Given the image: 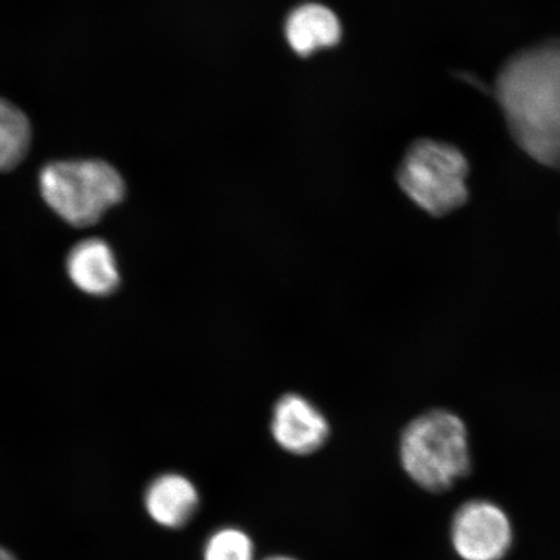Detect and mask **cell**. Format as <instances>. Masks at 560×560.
<instances>
[{
    "label": "cell",
    "instance_id": "52a82bcc",
    "mask_svg": "<svg viewBox=\"0 0 560 560\" xmlns=\"http://www.w3.org/2000/svg\"><path fill=\"white\" fill-rule=\"evenodd\" d=\"M202 497L196 482L185 474H159L147 485L144 510L159 527L179 530L187 527L201 509Z\"/></svg>",
    "mask_w": 560,
    "mask_h": 560
},
{
    "label": "cell",
    "instance_id": "9c48e42d",
    "mask_svg": "<svg viewBox=\"0 0 560 560\" xmlns=\"http://www.w3.org/2000/svg\"><path fill=\"white\" fill-rule=\"evenodd\" d=\"M287 45L300 58L340 44L342 26L340 19L328 7L310 2L293 9L284 23Z\"/></svg>",
    "mask_w": 560,
    "mask_h": 560
},
{
    "label": "cell",
    "instance_id": "277c9868",
    "mask_svg": "<svg viewBox=\"0 0 560 560\" xmlns=\"http://www.w3.org/2000/svg\"><path fill=\"white\" fill-rule=\"evenodd\" d=\"M42 198L69 225H95L125 198L126 186L114 166L101 160L55 161L40 171Z\"/></svg>",
    "mask_w": 560,
    "mask_h": 560
},
{
    "label": "cell",
    "instance_id": "6da1fadb",
    "mask_svg": "<svg viewBox=\"0 0 560 560\" xmlns=\"http://www.w3.org/2000/svg\"><path fill=\"white\" fill-rule=\"evenodd\" d=\"M493 96L515 144L560 172V37L510 55L495 75Z\"/></svg>",
    "mask_w": 560,
    "mask_h": 560
},
{
    "label": "cell",
    "instance_id": "ba28073f",
    "mask_svg": "<svg viewBox=\"0 0 560 560\" xmlns=\"http://www.w3.org/2000/svg\"><path fill=\"white\" fill-rule=\"evenodd\" d=\"M67 272L77 289L91 296H107L121 282L116 256L107 242L91 237L70 249Z\"/></svg>",
    "mask_w": 560,
    "mask_h": 560
},
{
    "label": "cell",
    "instance_id": "5b68a950",
    "mask_svg": "<svg viewBox=\"0 0 560 560\" xmlns=\"http://www.w3.org/2000/svg\"><path fill=\"white\" fill-rule=\"evenodd\" d=\"M270 436L291 457L318 454L331 439V423L317 405L300 395L284 394L272 406Z\"/></svg>",
    "mask_w": 560,
    "mask_h": 560
},
{
    "label": "cell",
    "instance_id": "30bf717a",
    "mask_svg": "<svg viewBox=\"0 0 560 560\" xmlns=\"http://www.w3.org/2000/svg\"><path fill=\"white\" fill-rule=\"evenodd\" d=\"M32 128L16 105L0 100V172L16 167L30 151Z\"/></svg>",
    "mask_w": 560,
    "mask_h": 560
},
{
    "label": "cell",
    "instance_id": "8992f818",
    "mask_svg": "<svg viewBox=\"0 0 560 560\" xmlns=\"http://www.w3.org/2000/svg\"><path fill=\"white\" fill-rule=\"evenodd\" d=\"M513 541V528L501 508L489 501L460 506L452 523L454 550L464 560H501Z\"/></svg>",
    "mask_w": 560,
    "mask_h": 560
},
{
    "label": "cell",
    "instance_id": "8fae6325",
    "mask_svg": "<svg viewBox=\"0 0 560 560\" xmlns=\"http://www.w3.org/2000/svg\"><path fill=\"white\" fill-rule=\"evenodd\" d=\"M201 560H260L254 537L240 525L217 527L201 546Z\"/></svg>",
    "mask_w": 560,
    "mask_h": 560
},
{
    "label": "cell",
    "instance_id": "4fadbf2b",
    "mask_svg": "<svg viewBox=\"0 0 560 560\" xmlns=\"http://www.w3.org/2000/svg\"><path fill=\"white\" fill-rule=\"evenodd\" d=\"M0 560H18L15 556L12 555V551L9 549L2 548L0 546Z\"/></svg>",
    "mask_w": 560,
    "mask_h": 560
},
{
    "label": "cell",
    "instance_id": "7c38bea8",
    "mask_svg": "<svg viewBox=\"0 0 560 560\" xmlns=\"http://www.w3.org/2000/svg\"><path fill=\"white\" fill-rule=\"evenodd\" d=\"M260 560H301L298 557H293L291 555H284V552H276V555L266 556L260 558Z\"/></svg>",
    "mask_w": 560,
    "mask_h": 560
},
{
    "label": "cell",
    "instance_id": "7a4b0ae2",
    "mask_svg": "<svg viewBox=\"0 0 560 560\" xmlns=\"http://www.w3.org/2000/svg\"><path fill=\"white\" fill-rule=\"evenodd\" d=\"M398 459L416 486L431 493L445 492L471 470L464 420L445 409L416 417L398 441Z\"/></svg>",
    "mask_w": 560,
    "mask_h": 560
},
{
    "label": "cell",
    "instance_id": "3957f363",
    "mask_svg": "<svg viewBox=\"0 0 560 560\" xmlns=\"http://www.w3.org/2000/svg\"><path fill=\"white\" fill-rule=\"evenodd\" d=\"M470 164L457 145L432 138L415 140L397 167L402 192L432 217H444L464 207Z\"/></svg>",
    "mask_w": 560,
    "mask_h": 560
}]
</instances>
